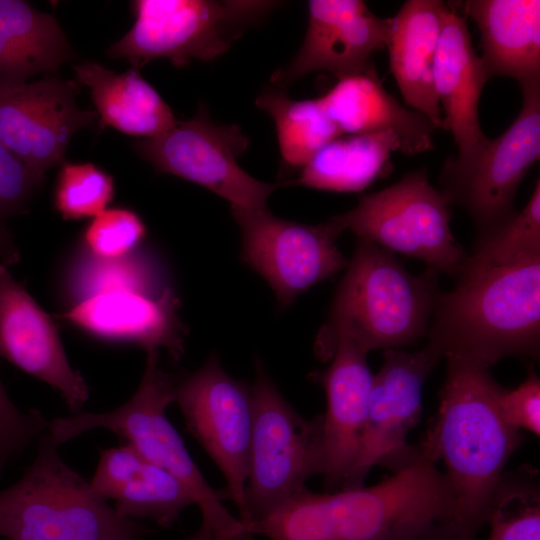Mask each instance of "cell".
<instances>
[{
	"mask_svg": "<svg viewBox=\"0 0 540 540\" xmlns=\"http://www.w3.org/2000/svg\"><path fill=\"white\" fill-rule=\"evenodd\" d=\"M445 358L439 409L418 448L420 457L443 462L454 498L452 522L460 540H474L522 436L500 414L502 387L489 368L454 354Z\"/></svg>",
	"mask_w": 540,
	"mask_h": 540,
	"instance_id": "obj_1",
	"label": "cell"
},
{
	"mask_svg": "<svg viewBox=\"0 0 540 540\" xmlns=\"http://www.w3.org/2000/svg\"><path fill=\"white\" fill-rule=\"evenodd\" d=\"M453 513L444 473L420 457L372 487L334 493L305 487L248 532L270 540H383L416 524L451 521Z\"/></svg>",
	"mask_w": 540,
	"mask_h": 540,
	"instance_id": "obj_2",
	"label": "cell"
},
{
	"mask_svg": "<svg viewBox=\"0 0 540 540\" xmlns=\"http://www.w3.org/2000/svg\"><path fill=\"white\" fill-rule=\"evenodd\" d=\"M456 286L440 293L428 342L486 368L511 355L537 357L540 255L498 265L467 260Z\"/></svg>",
	"mask_w": 540,
	"mask_h": 540,
	"instance_id": "obj_3",
	"label": "cell"
},
{
	"mask_svg": "<svg viewBox=\"0 0 540 540\" xmlns=\"http://www.w3.org/2000/svg\"><path fill=\"white\" fill-rule=\"evenodd\" d=\"M339 283L315 352L330 360L341 340L364 353L414 344L428 333L440 295L438 272L413 275L394 253L359 240Z\"/></svg>",
	"mask_w": 540,
	"mask_h": 540,
	"instance_id": "obj_4",
	"label": "cell"
},
{
	"mask_svg": "<svg viewBox=\"0 0 540 540\" xmlns=\"http://www.w3.org/2000/svg\"><path fill=\"white\" fill-rule=\"evenodd\" d=\"M46 432L20 480L0 491V536L8 540H141L150 533L119 515L69 467Z\"/></svg>",
	"mask_w": 540,
	"mask_h": 540,
	"instance_id": "obj_5",
	"label": "cell"
},
{
	"mask_svg": "<svg viewBox=\"0 0 540 540\" xmlns=\"http://www.w3.org/2000/svg\"><path fill=\"white\" fill-rule=\"evenodd\" d=\"M176 383L159 365V351L147 352L146 366L134 395L104 413H77L49 422L47 432L60 445L96 428L114 432L141 456L177 478L201 511L202 521L221 528L242 525L223 505L225 492L213 489L197 467L166 410L175 401Z\"/></svg>",
	"mask_w": 540,
	"mask_h": 540,
	"instance_id": "obj_6",
	"label": "cell"
},
{
	"mask_svg": "<svg viewBox=\"0 0 540 540\" xmlns=\"http://www.w3.org/2000/svg\"><path fill=\"white\" fill-rule=\"evenodd\" d=\"M250 393L252 431L243 521L247 532L252 522L269 514L324 470L323 416H301L281 395L258 357Z\"/></svg>",
	"mask_w": 540,
	"mask_h": 540,
	"instance_id": "obj_7",
	"label": "cell"
},
{
	"mask_svg": "<svg viewBox=\"0 0 540 540\" xmlns=\"http://www.w3.org/2000/svg\"><path fill=\"white\" fill-rule=\"evenodd\" d=\"M277 2L245 0H135L130 30L106 54L141 69L156 58L177 68L191 59L212 61Z\"/></svg>",
	"mask_w": 540,
	"mask_h": 540,
	"instance_id": "obj_8",
	"label": "cell"
},
{
	"mask_svg": "<svg viewBox=\"0 0 540 540\" xmlns=\"http://www.w3.org/2000/svg\"><path fill=\"white\" fill-rule=\"evenodd\" d=\"M449 206L422 168L363 196L354 208L330 220L341 233L351 231L359 240L416 258L430 269L457 277L469 254L452 233Z\"/></svg>",
	"mask_w": 540,
	"mask_h": 540,
	"instance_id": "obj_9",
	"label": "cell"
},
{
	"mask_svg": "<svg viewBox=\"0 0 540 540\" xmlns=\"http://www.w3.org/2000/svg\"><path fill=\"white\" fill-rule=\"evenodd\" d=\"M249 139L238 125L215 123L205 106L195 116L178 121L167 132L133 142L134 151L157 172L178 176L203 186L231 205L264 209L283 182L266 183L238 164Z\"/></svg>",
	"mask_w": 540,
	"mask_h": 540,
	"instance_id": "obj_10",
	"label": "cell"
},
{
	"mask_svg": "<svg viewBox=\"0 0 540 540\" xmlns=\"http://www.w3.org/2000/svg\"><path fill=\"white\" fill-rule=\"evenodd\" d=\"M522 107L499 137L485 143L464 168H443L442 194L464 208L479 235L513 216L516 191L540 157V83L521 87Z\"/></svg>",
	"mask_w": 540,
	"mask_h": 540,
	"instance_id": "obj_11",
	"label": "cell"
},
{
	"mask_svg": "<svg viewBox=\"0 0 540 540\" xmlns=\"http://www.w3.org/2000/svg\"><path fill=\"white\" fill-rule=\"evenodd\" d=\"M242 236L241 260L274 290L282 307L347 266L337 245L341 232L329 219L317 225L284 220L266 208L231 205Z\"/></svg>",
	"mask_w": 540,
	"mask_h": 540,
	"instance_id": "obj_12",
	"label": "cell"
},
{
	"mask_svg": "<svg viewBox=\"0 0 540 540\" xmlns=\"http://www.w3.org/2000/svg\"><path fill=\"white\" fill-rule=\"evenodd\" d=\"M187 430L223 474L243 523L252 431L250 387L231 377L212 354L194 373L176 384L175 401Z\"/></svg>",
	"mask_w": 540,
	"mask_h": 540,
	"instance_id": "obj_13",
	"label": "cell"
},
{
	"mask_svg": "<svg viewBox=\"0 0 540 540\" xmlns=\"http://www.w3.org/2000/svg\"><path fill=\"white\" fill-rule=\"evenodd\" d=\"M443 357L430 342L416 352L384 350L383 364L373 375L360 453L343 489L363 487L374 466L395 473L420 459L418 446L406 438L420 420L425 381Z\"/></svg>",
	"mask_w": 540,
	"mask_h": 540,
	"instance_id": "obj_14",
	"label": "cell"
},
{
	"mask_svg": "<svg viewBox=\"0 0 540 540\" xmlns=\"http://www.w3.org/2000/svg\"><path fill=\"white\" fill-rule=\"evenodd\" d=\"M78 83L46 75L0 85V140L34 172L46 176L64 162L73 135L93 126L96 111L77 105Z\"/></svg>",
	"mask_w": 540,
	"mask_h": 540,
	"instance_id": "obj_15",
	"label": "cell"
},
{
	"mask_svg": "<svg viewBox=\"0 0 540 540\" xmlns=\"http://www.w3.org/2000/svg\"><path fill=\"white\" fill-rule=\"evenodd\" d=\"M389 31L390 18L373 14L363 1L311 0L302 45L271 82L283 87L320 70L338 79L361 73L372 66V53L386 46Z\"/></svg>",
	"mask_w": 540,
	"mask_h": 540,
	"instance_id": "obj_16",
	"label": "cell"
},
{
	"mask_svg": "<svg viewBox=\"0 0 540 540\" xmlns=\"http://www.w3.org/2000/svg\"><path fill=\"white\" fill-rule=\"evenodd\" d=\"M0 356L56 389L77 414L89 398L82 375L70 365L57 326L0 264Z\"/></svg>",
	"mask_w": 540,
	"mask_h": 540,
	"instance_id": "obj_17",
	"label": "cell"
},
{
	"mask_svg": "<svg viewBox=\"0 0 540 540\" xmlns=\"http://www.w3.org/2000/svg\"><path fill=\"white\" fill-rule=\"evenodd\" d=\"M433 78L444 111V128L452 132L458 146V156L447 159L444 168L462 169L488 141L478 114L480 96L488 77L473 48L466 19L451 3L446 4L443 15Z\"/></svg>",
	"mask_w": 540,
	"mask_h": 540,
	"instance_id": "obj_18",
	"label": "cell"
},
{
	"mask_svg": "<svg viewBox=\"0 0 540 540\" xmlns=\"http://www.w3.org/2000/svg\"><path fill=\"white\" fill-rule=\"evenodd\" d=\"M179 307L169 286L157 297L131 292L96 295L68 308L58 319L94 338L136 344L146 353L164 348L180 360L186 330Z\"/></svg>",
	"mask_w": 540,
	"mask_h": 540,
	"instance_id": "obj_19",
	"label": "cell"
},
{
	"mask_svg": "<svg viewBox=\"0 0 540 540\" xmlns=\"http://www.w3.org/2000/svg\"><path fill=\"white\" fill-rule=\"evenodd\" d=\"M366 353L339 341L329 367L319 375L327 408L323 414L324 482L327 491L343 486L360 453L373 374Z\"/></svg>",
	"mask_w": 540,
	"mask_h": 540,
	"instance_id": "obj_20",
	"label": "cell"
},
{
	"mask_svg": "<svg viewBox=\"0 0 540 540\" xmlns=\"http://www.w3.org/2000/svg\"><path fill=\"white\" fill-rule=\"evenodd\" d=\"M116 512L127 518H147L170 528L181 512L194 504L184 485L166 470L141 456L131 445L102 449L90 481Z\"/></svg>",
	"mask_w": 540,
	"mask_h": 540,
	"instance_id": "obj_21",
	"label": "cell"
},
{
	"mask_svg": "<svg viewBox=\"0 0 540 540\" xmlns=\"http://www.w3.org/2000/svg\"><path fill=\"white\" fill-rule=\"evenodd\" d=\"M319 98L342 135L391 131L401 142V152L408 155L434 147L435 126L421 113L402 107L383 87L373 65L339 78Z\"/></svg>",
	"mask_w": 540,
	"mask_h": 540,
	"instance_id": "obj_22",
	"label": "cell"
},
{
	"mask_svg": "<svg viewBox=\"0 0 540 540\" xmlns=\"http://www.w3.org/2000/svg\"><path fill=\"white\" fill-rule=\"evenodd\" d=\"M446 3L408 0L390 18L388 48L390 70L407 104L444 128L436 94L433 65L443 25Z\"/></svg>",
	"mask_w": 540,
	"mask_h": 540,
	"instance_id": "obj_23",
	"label": "cell"
},
{
	"mask_svg": "<svg viewBox=\"0 0 540 540\" xmlns=\"http://www.w3.org/2000/svg\"><path fill=\"white\" fill-rule=\"evenodd\" d=\"M476 23L488 79L507 76L521 87L540 83V1L468 0L455 3Z\"/></svg>",
	"mask_w": 540,
	"mask_h": 540,
	"instance_id": "obj_24",
	"label": "cell"
},
{
	"mask_svg": "<svg viewBox=\"0 0 540 540\" xmlns=\"http://www.w3.org/2000/svg\"><path fill=\"white\" fill-rule=\"evenodd\" d=\"M76 82L89 88L99 116L98 130L112 127L124 134L151 138L173 128L178 120L157 90L130 67L115 73L94 61L74 66Z\"/></svg>",
	"mask_w": 540,
	"mask_h": 540,
	"instance_id": "obj_25",
	"label": "cell"
},
{
	"mask_svg": "<svg viewBox=\"0 0 540 540\" xmlns=\"http://www.w3.org/2000/svg\"><path fill=\"white\" fill-rule=\"evenodd\" d=\"M73 50L54 15L22 0H0V85L56 74Z\"/></svg>",
	"mask_w": 540,
	"mask_h": 540,
	"instance_id": "obj_26",
	"label": "cell"
},
{
	"mask_svg": "<svg viewBox=\"0 0 540 540\" xmlns=\"http://www.w3.org/2000/svg\"><path fill=\"white\" fill-rule=\"evenodd\" d=\"M398 136L391 131L340 135L324 145L285 186L359 192L391 169L390 157L401 151Z\"/></svg>",
	"mask_w": 540,
	"mask_h": 540,
	"instance_id": "obj_27",
	"label": "cell"
},
{
	"mask_svg": "<svg viewBox=\"0 0 540 540\" xmlns=\"http://www.w3.org/2000/svg\"><path fill=\"white\" fill-rule=\"evenodd\" d=\"M159 258L138 248L120 258L105 259L90 254L82 246L68 257L61 273V293L70 307L93 296L131 292L159 296L169 285Z\"/></svg>",
	"mask_w": 540,
	"mask_h": 540,
	"instance_id": "obj_28",
	"label": "cell"
},
{
	"mask_svg": "<svg viewBox=\"0 0 540 540\" xmlns=\"http://www.w3.org/2000/svg\"><path fill=\"white\" fill-rule=\"evenodd\" d=\"M255 104L274 120L285 167L302 169L324 145L342 135L319 97L294 100L271 87Z\"/></svg>",
	"mask_w": 540,
	"mask_h": 540,
	"instance_id": "obj_29",
	"label": "cell"
},
{
	"mask_svg": "<svg viewBox=\"0 0 540 540\" xmlns=\"http://www.w3.org/2000/svg\"><path fill=\"white\" fill-rule=\"evenodd\" d=\"M537 470L504 473L490 502L488 540H540V492Z\"/></svg>",
	"mask_w": 540,
	"mask_h": 540,
	"instance_id": "obj_30",
	"label": "cell"
},
{
	"mask_svg": "<svg viewBox=\"0 0 540 540\" xmlns=\"http://www.w3.org/2000/svg\"><path fill=\"white\" fill-rule=\"evenodd\" d=\"M540 255V181L520 211L495 229L478 235L469 261L498 266Z\"/></svg>",
	"mask_w": 540,
	"mask_h": 540,
	"instance_id": "obj_31",
	"label": "cell"
},
{
	"mask_svg": "<svg viewBox=\"0 0 540 540\" xmlns=\"http://www.w3.org/2000/svg\"><path fill=\"white\" fill-rule=\"evenodd\" d=\"M113 177L91 162H63L53 193L55 211L64 220L93 218L113 201Z\"/></svg>",
	"mask_w": 540,
	"mask_h": 540,
	"instance_id": "obj_32",
	"label": "cell"
},
{
	"mask_svg": "<svg viewBox=\"0 0 540 540\" xmlns=\"http://www.w3.org/2000/svg\"><path fill=\"white\" fill-rule=\"evenodd\" d=\"M145 235L146 226L135 211L113 207L91 218L80 245L96 257L114 259L137 250Z\"/></svg>",
	"mask_w": 540,
	"mask_h": 540,
	"instance_id": "obj_33",
	"label": "cell"
},
{
	"mask_svg": "<svg viewBox=\"0 0 540 540\" xmlns=\"http://www.w3.org/2000/svg\"><path fill=\"white\" fill-rule=\"evenodd\" d=\"M46 176L30 169L0 140V223L26 213Z\"/></svg>",
	"mask_w": 540,
	"mask_h": 540,
	"instance_id": "obj_34",
	"label": "cell"
},
{
	"mask_svg": "<svg viewBox=\"0 0 540 540\" xmlns=\"http://www.w3.org/2000/svg\"><path fill=\"white\" fill-rule=\"evenodd\" d=\"M49 422L36 409L21 412L9 398L0 380V475L8 461L21 452Z\"/></svg>",
	"mask_w": 540,
	"mask_h": 540,
	"instance_id": "obj_35",
	"label": "cell"
},
{
	"mask_svg": "<svg viewBox=\"0 0 540 540\" xmlns=\"http://www.w3.org/2000/svg\"><path fill=\"white\" fill-rule=\"evenodd\" d=\"M498 408L503 419L518 430L540 433V380L534 371L515 389L501 388Z\"/></svg>",
	"mask_w": 540,
	"mask_h": 540,
	"instance_id": "obj_36",
	"label": "cell"
},
{
	"mask_svg": "<svg viewBox=\"0 0 540 540\" xmlns=\"http://www.w3.org/2000/svg\"><path fill=\"white\" fill-rule=\"evenodd\" d=\"M383 540H460L452 521H434L416 524Z\"/></svg>",
	"mask_w": 540,
	"mask_h": 540,
	"instance_id": "obj_37",
	"label": "cell"
},
{
	"mask_svg": "<svg viewBox=\"0 0 540 540\" xmlns=\"http://www.w3.org/2000/svg\"><path fill=\"white\" fill-rule=\"evenodd\" d=\"M186 540H253V538L245 528L225 529L202 521L198 530Z\"/></svg>",
	"mask_w": 540,
	"mask_h": 540,
	"instance_id": "obj_38",
	"label": "cell"
},
{
	"mask_svg": "<svg viewBox=\"0 0 540 540\" xmlns=\"http://www.w3.org/2000/svg\"><path fill=\"white\" fill-rule=\"evenodd\" d=\"M0 259L4 265H12L20 260L19 250L5 223H0Z\"/></svg>",
	"mask_w": 540,
	"mask_h": 540,
	"instance_id": "obj_39",
	"label": "cell"
}]
</instances>
